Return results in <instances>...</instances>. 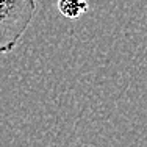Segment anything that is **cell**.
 Masks as SVG:
<instances>
[{
  "instance_id": "6da1fadb",
  "label": "cell",
  "mask_w": 147,
  "mask_h": 147,
  "mask_svg": "<svg viewBox=\"0 0 147 147\" xmlns=\"http://www.w3.org/2000/svg\"><path fill=\"white\" fill-rule=\"evenodd\" d=\"M36 0H0V55L9 53L28 30Z\"/></svg>"
},
{
  "instance_id": "7a4b0ae2",
  "label": "cell",
  "mask_w": 147,
  "mask_h": 147,
  "mask_svg": "<svg viewBox=\"0 0 147 147\" xmlns=\"http://www.w3.org/2000/svg\"><path fill=\"white\" fill-rule=\"evenodd\" d=\"M89 9L86 0H58V11L67 19H77Z\"/></svg>"
}]
</instances>
